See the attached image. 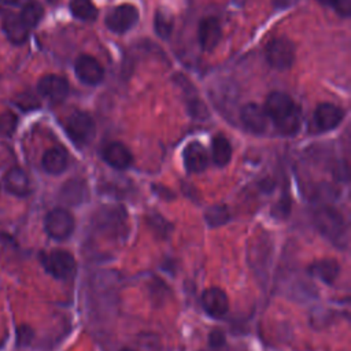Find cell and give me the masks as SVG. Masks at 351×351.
I'll use <instances>...</instances> for the list:
<instances>
[{
    "instance_id": "obj_29",
    "label": "cell",
    "mask_w": 351,
    "mask_h": 351,
    "mask_svg": "<svg viewBox=\"0 0 351 351\" xmlns=\"http://www.w3.org/2000/svg\"><path fill=\"white\" fill-rule=\"evenodd\" d=\"M0 1L4 4H8V5H22L23 7L30 0H0Z\"/></svg>"
},
{
    "instance_id": "obj_4",
    "label": "cell",
    "mask_w": 351,
    "mask_h": 351,
    "mask_svg": "<svg viewBox=\"0 0 351 351\" xmlns=\"http://www.w3.org/2000/svg\"><path fill=\"white\" fill-rule=\"evenodd\" d=\"M66 132L75 144L78 145L88 144L92 141L96 133L95 121L89 114L82 111H75L66 121Z\"/></svg>"
},
{
    "instance_id": "obj_3",
    "label": "cell",
    "mask_w": 351,
    "mask_h": 351,
    "mask_svg": "<svg viewBox=\"0 0 351 351\" xmlns=\"http://www.w3.org/2000/svg\"><path fill=\"white\" fill-rule=\"evenodd\" d=\"M41 263L44 269L58 280H67L75 271V259L64 250H55L48 254H43Z\"/></svg>"
},
{
    "instance_id": "obj_13",
    "label": "cell",
    "mask_w": 351,
    "mask_h": 351,
    "mask_svg": "<svg viewBox=\"0 0 351 351\" xmlns=\"http://www.w3.org/2000/svg\"><path fill=\"white\" fill-rule=\"evenodd\" d=\"M103 158L111 167L117 170L128 169L133 160V156L129 148L119 141H114L106 145V148L103 149Z\"/></svg>"
},
{
    "instance_id": "obj_28",
    "label": "cell",
    "mask_w": 351,
    "mask_h": 351,
    "mask_svg": "<svg viewBox=\"0 0 351 351\" xmlns=\"http://www.w3.org/2000/svg\"><path fill=\"white\" fill-rule=\"evenodd\" d=\"M298 0H273V4L276 8H287L296 3Z\"/></svg>"
},
{
    "instance_id": "obj_31",
    "label": "cell",
    "mask_w": 351,
    "mask_h": 351,
    "mask_svg": "<svg viewBox=\"0 0 351 351\" xmlns=\"http://www.w3.org/2000/svg\"><path fill=\"white\" fill-rule=\"evenodd\" d=\"M121 351H133V350H130V348H122Z\"/></svg>"
},
{
    "instance_id": "obj_15",
    "label": "cell",
    "mask_w": 351,
    "mask_h": 351,
    "mask_svg": "<svg viewBox=\"0 0 351 351\" xmlns=\"http://www.w3.org/2000/svg\"><path fill=\"white\" fill-rule=\"evenodd\" d=\"M4 186L8 193L18 197H25L32 193V182L27 174L21 167H12L11 170H8V173L5 174Z\"/></svg>"
},
{
    "instance_id": "obj_11",
    "label": "cell",
    "mask_w": 351,
    "mask_h": 351,
    "mask_svg": "<svg viewBox=\"0 0 351 351\" xmlns=\"http://www.w3.org/2000/svg\"><path fill=\"white\" fill-rule=\"evenodd\" d=\"M343 110L330 103H321L314 111V122L322 132L335 129L343 121Z\"/></svg>"
},
{
    "instance_id": "obj_24",
    "label": "cell",
    "mask_w": 351,
    "mask_h": 351,
    "mask_svg": "<svg viewBox=\"0 0 351 351\" xmlns=\"http://www.w3.org/2000/svg\"><path fill=\"white\" fill-rule=\"evenodd\" d=\"M154 25H155V32L160 38L170 37V34L173 32V18L167 12L158 11L155 14Z\"/></svg>"
},
{
    "instance_id": "obj_19",
    "label": "cell",
    "mask_w": 351,
    "mask_h": 351,
    "mask_svg": "<svg viewBox=\"0 0 351 351\" xmlns=\"http://www.w3.org/2000/svg\"><path fill=\"white\" fill-rule=\"evenodd\" d=\"M339 271H340L339 263L335 259H329V258L317 261L308 266V273L313 277H315L326 284H332L337 278Z\"/></svg>"
},
{
    "instance_id": "obj_21",
    "label": "cell",
    "mask_w": 351,
    "mask_h": 351,
    "mask_svg": "<svg viewBox=\"0 0 351 351\" xmlns=\"http://www.w3.org/2000/svg\"><path fill=\"white\" fill-rule=\"evenodd\" d=\"M44 15V8L40 3L37 1H33L30 0L29 3H26L23 7H22V11L19 14L21 19L23 21V23L29 27V29H33L38 25V22L41 21Z\"/></svg>"
},
{
    "instance_id": "obj_25",
    "label": "cell",
    "mask_w": 351,
    "mask_h": 351,
    "mask_svg": "<svg viewBox=\"0 0 351 351\" xmlns=\"http://www.w3.org/2000/svg\"><path fill=\"white\" fill-rule=\"evenodd\" d=\"M18 123V118L11 111H4L0 114V136L10 137Z\"/></svg>"
},
{
    "instance_id": "obj_2",
    "label": "cell",
    "mask_w": 351,
    "mask_h": 351,
    "mask_svg": "<svg viewBox=\"0 0 351 351\" xmlns=\"http://www.w3.org/2000/svg\"><path fill=\"white\" fill-rule=\"evenodd\" d=\"M314 223L319 233L336 244L346 240V222L343 215L330 206H322L314 213Z\"/></svg>"
},
{
    "instance_id": "obj_12",
    "label": "cell",
    "mask_w": 351,
    "mask_h": 351,
    "mask_svg": "<svg viewBox=\"0 0 351 351\" xmlns=\"http://www.w3.org/2000/svg\"><path fill=\"white\" fill-rule=\"evenodd\" d=\"M240 118L243 125L252 133H263L267 126V114L265 108L255 103H248L243 106L240 111Z\"/></svg>"
},
{
    "instance_id": "obj_27",
    "label": "cell",
    "mask_w": 351,
    "mask_h": 351,
    "mask_svg": "<svg viewBox=\"0 0 351 351\" xmlns=\"http://www.w3.org/2000/svg\"><path fill=\"white\" fill-rule=\"evenodd\" d=\"M208 343L211 347H222L225 344V335L219 329H214L208 336Z\"/></svg>"
},
{
    "instance_id": "obj_20",
    "label": "cell",
    "mask_w": 351,
    "mask_h": 351,
    "mask_svg": "<svg viewBox=\"0 0 351 351\" xmlns=\"http://www.w3.org/2000/svg\"><path fill=\"white\" fill-rule=\"evenodd\" d=\"M213 160L217 166H226L232 158V145L228 138L222 134H218L213 138Z\"/></svg>"
},
{
    "instance_id": "obj_26",
    "label": "cell",
    "mask_w": 351,
    "mask_h": 351,
    "mask_svg": "<svg viewBox=\"0 0 351 351\" xmlns=\"http://www.w3.org/2000/svg\"><path fill=\"white\" fill-rule=\"evenodd\" d=\"M332 4L341 16H348L351 14V0H333Z\"/></svg>"
},
{
    "instance_id": "obj_30",
    "label": "cell",
    "mask_w": 351,
    "mask_h": 351,
    "mask_svg": "<svg viewBox=\"0 0 351 351\" xmlns=\"http://www.w3.org/2000/svg\"><path fill=\"white\" fill-rule=\"evenodd\" d=\"M319 3H324V4H329V3H332L333 0H318Z\"/></svg>"
},
{
    "instance_id": "obj_7",
    "label": "cell",
    "mask_w": 351,
    "mask_h": 351,
    "mask_svg": "<svg viewBox=\"0 0 351 351\" xmlns=\"http://www.w3.org/2000/svg\"><path fill=\"white\" fill-rule=\"evenodd\" d=\"M138 21V11L132 4H121L112 8L106 16V26L117 33L122 34L132 29Z\"/></svg>"
},
{
    "instance_id": "obj_18",
    "label": "cell",
    "mask_w": 351,
    "mask_h": 351,
    "mask_svg": "<svg viewBox=\"0 0 351 351\" xmlns=\"http://www.w3.org/2000/svg\"><path fill=\"white\" fill-rule=\"evenodd\" d=\"M41 165H43V169L48 174H53V176L60 174V173H63L66 170V167L69 165V155L60 147L49 148L43 155Z\"/></svg>"
},
{
    "instance_id": "obj_5",
    "label": "cell",
    "mask_w": 351,
    "mask_h": 351,
    "mask_svg": "<svg viewBox=\"0 0 351 351\" xmlns=\"http://www.w3.org/2000/svg\"><path fill=\"white\" fill-rule=\"evenodd\" d=\"M74 225L73 215L60 207L51 210L44 219L47 234L55 240H66L73 233Z\"/></svg>"
},
{
    "instance_id": "obj_16",
    "label": "cell",
    "mask_w": 351,
    "mask_h": 351,
    "mask_svg": "<svg viewBox=\"0 0 351 351\" xmlns=\"http://www.w3.org/2000/svg\"><path fill=\"white\" fill-rule=\"evenodd\" d=\"M184 165L191 173H200L208 165V155L200 143H189L184 149Z\"/></svg>"
},
{
    "instance_id": "obj_32",
    "label": "cell",
    "mask_w": 351,
    "mask_h": 351,
    "mask_svg": "<svg viewBox=\"0 0 351 351\" xmlns=\"http://www.w3.org/2000/svg\"><path fill=\"white\" fill-rule=\"evenodd\" d=\"M48 1H51V3H52V1H56V0H48Z\"/></svg>"
},
{
    "instance_id": "obj_9",
    "label": "cell",
    "mask_w": 351,
    "mask_h": 351,
    "mask_svg": "<svg viewBox=\"0 0 351 351\" xmlns=\"http://www.w3.org/2000/svg\"><path fill=\"white\" fill-rule=\"evenodd\" d=\"M37 90L41 96L47 97L51 101L58 103L64 100L66 96L69 95V82L60 75L49 74L43 77L37 82Z\"/></svg>"
},
{
    "instance_id": "obj_10",
    "label": "cell",
    "mask_w": 351,
    "mask_h": 351,
    "mask_svg": "<svg viewBox=\"0 0 351 351\" xmlns=\"http://www.w3.org/2000/svg\"><path fill=\"white\" fill-rule=\"evenodd\" d=\"M202 304L206 313L214 318L223 317L229 310L228 295L217 287L208 288L202 295Z\"/></svg>"
},
{
    "instance_id": "obj_22",
    "label": "cell",
    "mask_w": 351,
    "mask_h": 351,
    "mask_svg": "<svg viewBox=\"0 0 351 351\" xmlns=\"http://www.w3.org/2000/svg\"><path fill=\"white\" fill-rule=\"evenodd\" d=\"M70 11L81 21H93L97 16V10L90 0H70Z\"/></svg>"
},
{
    "instance_id": "obj_14",
    "label": "cell",
    "mask_w": 351,
    "mask_h": 351,
    "mask_svg": "<svg viewBox=\"0 0 351 351\" xmlns=\"http://www.w3.org/2000/svg\"><path fill=\"white\" fill-rule=\"evenodd\" d=\"M199 44L203 51H213L221 40V26L215 18H204L197 29Z\"/></svg>"
},
{
    "instance_id": "obj_23",
    "label": "cell",
    "mask_w": 351,
    "mask_h": 351,
    "mask_svg": "<svg viewBox=\"0 0 351 351\" xmlns=\"http://www.w3.org/2000/svg\"><path fill=\"white\" fill-rule=\"evenodd\" d=\"M204 218H206V222L210 226L215 228V226H221V225L226 223L230 218V214H229V211L225 206L215 204V206H211L206 210Z\"/></svg>"
},
{
    "instance_id": "obj_1",
    "label": "cell",
    "mask_w": 351,
    "mask_h": 351,
    "mask_svg": "<svg viewBox=\"0 0 351 351\" xmlns=\"http://www.w3.org/2000/svg\"><path fill=\"white\" fill-rule=\"evenodd\" d=\"M265 111L282 134H295L300 126V108L282 92H273L267 96Z\"/></svg>"
},
{
    "instance_id": "obj_17",
    "label": "cell",
    "mask_w": 351,
    "mask_h": 351,
    "mask_svg": "<svg viewBox=\"0 0 351 351\" xmlns=\"http://www.w3.org/2000/svg\"><path fill=\"white\" fill-rule=\"evenodd\" d=\"M3 30L12 44L22 45L27 40L30 29L23 23L19 15L8 14L3 19Z\"/></svg>"
},
{
    "instance_id": "obj_8",
    "label": "cell",
    "mask_w": 351,
    "mask_h": 351,
    "mask_svg": "<svg viewBox=\"0 0 351 351\" xmlns=\"http://www.w3.org/2000/svg\"><path fill=\"white\" fill-rule=\"evenodd\" d=\"M74 70L78 80L86 85H97L104 78V70L101 64L89 55H81L75 60Z\"/></svg>"
},
{
    "instance_id": "obj_6",
    "label": "cell",
    "mask_w": 351,
    "mask_h": 351,
    "mask_svg": "<svg viewBox=\"0 0 351 351\" xmlns=\"http://www.w3.org/2000/svg\"><path fill=\"white\" fill-rule=\"evenodd\" d=\"M266 59L277 70L289 69L295 60V47L285 37L271 40L266 47Z\"/></svg>"
}]
</instances>
